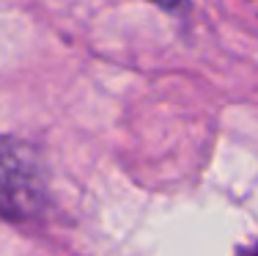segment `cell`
Masks as SVG:
<instances>
[{
    "mask_svg": "<svg viewBox=\"0 0 258 256\" xmlns=\"http://www.w3.org/2000/svg\"><path fill=\"white\" fill-rule=\"evenodd\" d=\"M41 185L33 163L22 149L0 146V210L6 215H28L39 207Z\"/></svg>",
    "mask_w": 258,
    "mask_h": 256,
    "instance_id": "1",
    "label": "cell"
},
{
    "mask_svg": "<svg viewBox=\"0 0 258 256\" xmlns=\"http://www.w3.org/2000/svg\"><path fill=\"white\" fill-rule=\"evenodd\" d=\"M154 3L165 6V9H181V6H184V0H154Z\"/></svg>",
    "mask_w": 258,
    "mask_h": 256,
    "instance_id": "2",
    "label": "cell"
},
{
    "mask_svg": "<svg viewBox=\"0 0 258 256\" xmlns=\"http://www.w3.org/2000/svg\"><path fill=\"white\" fill-rule=\"evenodd\" d=\"M250 256H258V248H255V253H250Z\"/></svg>",
    "mask_w": 258,
    "mask_h": 256,
    "instance_id": "3",
    "label": "cell"
}]
</instances>
